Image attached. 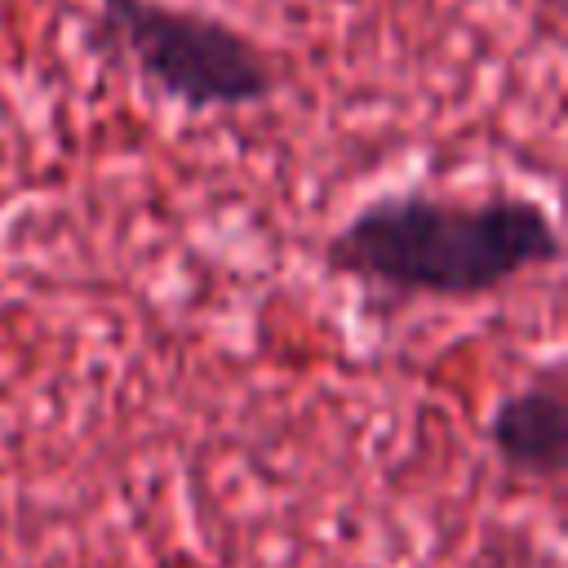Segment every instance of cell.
Masks as SVG:
<instances>
[{
    "mask_svg": "<svg viewBox=\"0 0 568 568\" xmlns=\"http://www.w3.org/2000/svg\"><path fill=\"white\" fill-rule=\"evenodd\" d=\"M324 271L386 297L475 302L537 275L564 257L550 204L528 191H390L342 217L324 248Z\"/></svg>",
    "mask_w": 568,
    "mask_h": 568,
    "instance_id": "1",
    "label": "cell"
},
{
    "mask_svg": "<svg viewBox=\"0 0 568 568\" xmlns=\"http://www.w3.org/2000/svg\"><path fill=\"white\" fill-rule=\"evenodd\" d=\"M89 36L186 115L253 111L284 93L271 44L182 0H93Z\"/></svg>",
    "mask_w": 568,
    "mask_h": 568,
    "instance_id": "2",
    "label": "cell"
},
{
    "mask_svg": "<svg viewBox=\"0 0 568 568\" xmlns=\"http://www.w3.org/2000/svg\"><path fill=\"white\" fill-rule=\"evenodd\" d=\"M493 457L524 479L559 484L568 470V373L564 364L537 368L524 386L506 390L484 422Z\"/></svg>",
    "mask_w": 568,
    "mask_h": 568,
    "instance_id": "3",
    "label": "cell"
},
{
    "mask_svg": "<svg viewBox=\"0 0 568 568\" xmlns=\"http://www.w3.org/2000/svg\"><path fill=\"white\" fill-rule=\"evenodd\" d=\"M466 568H541V559H537V546L528 550V546H519L510 537H497V541L479 546V555Z\"/></svg>",
    "mask_w": 568,
    "mask_h": 568,
    "instance_id": "4",
    "label": "cell"
},
{
    "mask_svg": "<svg viewBox=\"0 0 568 568\" xmlns=\"http://www.w3.org/2000/svg\"><path fill=\"white\" fill-rule=\"evenodd\" d=\"M0 559H4V550H0Z\"/></svg>",
    "mask_w": 568,
    "mask_h": 568,
    "instance_id": "5",
    "label": "cell"
}]
</instances>
